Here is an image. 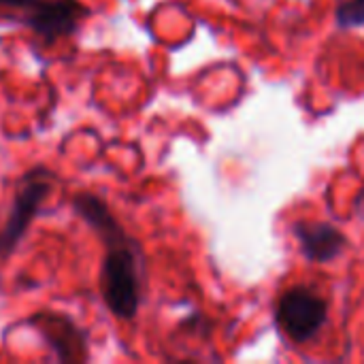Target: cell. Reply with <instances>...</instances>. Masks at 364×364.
<instances>
[{
	"label": "cell",
	"mask_w": 364,
	"mask_h": 364,
	"mask_svg": "<svg viewBox=\"0 0 364 364\" xmlns=\"http://www.w3.org/2000/svg\"><path fill=\"white\" fill-rule=\"evenodd\" d=\"M98 239L105 245V256L98 277L100 296L113 318L130 322L136 318L143 301V284H145L143 250L134 241V237L126 232L122 224L119 228H113L100 235Z\"/></svg>",
	"instance_id": "cell-1"
},
{
	"label": "cell",
	"mask_w": 364,
	"mask_h": 364,
	"mask_svg": "<svg viewBox=\"0 0 364 364\" xmlns=\"http://www.w3.org/2000/svg\"><path fill=\"white\" fill-rule=\"evenodd\" d=\"M53 181L55 175L47 166H32L19 177L6 222L0 228V262L9 260L21 239L28 235L30 224L34 222V218L51 194Z\"/></svg>",
	"instance_id": "cell-2"
},
{
	"label": "cell",
	"mask_w": 364,
	"mask_h": 364,
	"mask_svg": "<svg viewBox=\"0 0 364 364\" xmlns=\"http://www.w3.org/2000/svg\"><path fill=\"white\" fill-rule=\"evenodd\" d=\"M275 322L292 343H309L328 322V303L307 286H292L277 299Z\"/></svg>",
	"instance_id": "cell-3"
},
{
	"label": "cell",
	"mask_w": 364,
	"mask_h": 364,
	"mask_svg": "<svg viewBox=\"0 0 364 364\" xmlns=\"http://www.w3.org/2000/svg\"><path fill=\"white\" fill-rule=\"evenodd\" d=\"M28 324L53 352V358L58 363L81 364L90 360L87 335L70 316L60 311H36L28 318Z\"/></svg>",
	"instance_id": "cell-4"
},
{
	"label": "cell",
	"mask_w": 364,
	"mask_h": 364,
	"mask_svg": "<svg viewBox=\"0 0 364 364\" xmlns=\"http://www.w3.org/2000/svg\"><path fill=\"white\" fill-rule=\"evenodd\" d=\"M87 15L90 9L81 0H36L23 21L36 38L53 45L73 36Z\"/></svg>",
	"instance_id": "cell-5"
},
{
	"label": "cell",
	"mask_w": 364,
	"mask_h": 364,
	"mask_svg": "<svg viewBox=\"0 0 364 364\" xmlns=\"http://www.w3.org/2000/svg\"><path fill=\"white\" fill-rule=\"evenodd\" d=\"M292 235L299 241L301 254L314 264H326L337 260L350 243L346 232L331 222L301 220L292 224Z\"/></svg>",
	"instance_id": "cell-6"
},
{
	"label": "cell",
	"mask_w": 364,
	"mask_h": 364,
	"mask_svg": "<svg viewBox=\"0 0 364 364\" xmlns=\"http://www.w3.org/2000/svg\"><path fill=\"white\" fill-rule=\"evenodd\" d=\"M335 21L339 28H363L364 0H341L335 9Z\"/></svg>",
	"instance_id": "cell-7"
},
{
	"label": "cell",
	"mask_w": 364,
	"mask_h": 364,
	"mask_svg": "<svg viewBox=\"0 0 364 364\" xmlns=\"http://www.w3.org/2000/svg\"><path fill=\"white\" fill-rule=\"evenodd\" d=\"M36 0H0L2 6H17V9H23V6H32Z\"/></svg>",
	"instance_id": "cell-8"
},
{
	"label": "cell",
	"mask_w": 364,
	"mask_h": 364,
	"mask_svg": "<svg viewBox=\"0 0 364 364\" xmlns=\"http://www.w3.org/2000/svg\"><path fill=\"white\" fill-rule=\"evenodd\" d=\"M356 209H358V211H360V213H363V215H364V190H363V192H360L358 200H356Z\"/></svg>",
	"instance_id": "cell-9"
}]
</instances>
